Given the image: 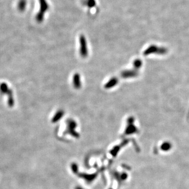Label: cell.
<instances>
[{"mask_svg":"<svg viewBox=\"0 0 189 189\" xmlns=\"http://www.w3.org/2000/svg\"><path fill=\"white\" fill-rule=\"evenodd\" d=\"M84 4L89 7H93L96 5V1L95 0H85Z\"/></svg>","mask_w":189,"mask_h":189,"instance_id":"1","label":"cell"},{"mask_svg":"<svg viewBox=\"0 0 189 189\" xmlns=\"http://www.w3.org/2000/svg\"><path fill=\"white\" fill-rule=\"evenodd\" d=\"M171 145L168 143H165L161 145V149L164 151H168L171 149Z\"/></svg>","mask_w":189,"mask_h":189,"instance_id":"2","label":"cell"}]
</instances>
